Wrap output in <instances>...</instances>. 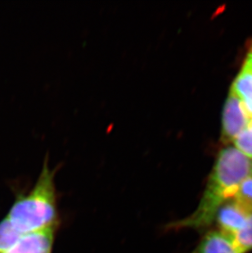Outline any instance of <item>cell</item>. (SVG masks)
<instances>
[{
    "label": "cell",
    "instance_id": "52a82bcc",
    "mask_svg": "<svg viewBox=\"0 0 252 253\" xmlns=\"http://www.w3.org/2000/svg\"><path fill=\"white\" fill-rule=\"evenodd\" d=\"M193 253H240L230 238L217 230L207 231Z\"/></svg>",
    "mask_w": 252,
    "mask_h": 253
},
{
    "label": "cell",
    "instance_id": "9c48e42d",
    "mask_svg": "<svg viewBox=\"0 0 252 253\" xmlns=\"http://www.w3.org/2000/svg\"><path fill=\"white\" fill-rule=\"evenodd\" d=\"M245 209L252 213V176H248L239 184L235 195L232 198Z\"/></svg>",
    "mask_w": 252,
    "mask_h": 253
},
{
    "label": "cell",
    "instance_id": "8992f818",
    "mask_svg": "<svg viewBox=\"0 0 252 253\" xmlns=\"http://www.w3.org/2000/svg\"><path fill=\"white\" fill-rule=\"evenodd\" d=\"M56 229L23 234L12 249L4 253H52Z\"/></svg>",
    "mask_w": 252,
    "mask_h": 253
},
{
    "label": "cell",
    "instance_id": "7a4b0ae2",
    "mask_svg": "<svg viewBox=\"0 0 252 253\" xmlns=\"http://www.w3.org/2000/svg\"><path fill=\"white\" fill-rule=\"evenodd\" d=\"M57 168L50 169L48 154L33 189L20 194L7 214V220L20 234H27L44 229H57L59 224L55 174Z\"/></svg>",
    "mask_w": 252,
    "mask_h": 253
},
{
    "label": "cell",
    "instance_id": "30bf717a",
    "mask_svg": "<svg viewBox=\"0 0 252 253\" xmlns=\"http://www.w3.org/2000/svg\"><path fill=\"white\" fill-rule=\"evenodd\" d=\"M232 241L240 253L252 251V213L249 215L244 228L233 237Z\"/></svg>",
    "mask_w": 252,
    "mask_h": 253
},
{
    "label": "cell",
    "instance_id": "3957f363",
    "mask_svg": "<svg viewBox=\"0 0 252 253\" xmlns=\"http://www.w3.org/2000/svg\"><path fill=\"white\" fill-rule=\"evenodd\" d=\"M252 120L246 112L239 98L230 90L224 103L222 117L221 142L228 144L235 139Z\"/></svg>",
    "mask_w": 252,
    "mask_h": 253
},
{
    "label": "cell",
    "instance_id": "ba28073f",
    "mask_svg": "<svg viewBox=\"0 0 252 253\" xmlns=\"http://www.w3.org/2000/svg\"><path fill=\"white\" fill-rule=\"evenodd\" d=\"M22 234L17 231L5 217L0 222V253H4L17 244Z\"/></svg>",
    "mask_w": 252,
    "mask_h": 253
},
{
    "label": "cell",
    "instance_id": "5b68a950",
    "mask_svg": "<svg viewBox=\"0 0 252 253\" xmlns=\"http://www.w3.org/2000/svg\"><path fill=\"white\" fill-rule=\"evenodd\" d=\"M230 90L239 98L246 112L252 119V44L248 48L242 68Z\"/></svg>",
    "mask_w": 252,
    "mask_h": 253
},
{
    "label": "cell",
    "instance_id": "7c38bea8",
    "mask_svg": "<svg viewBox=\"0 0 252 253\" xmlns=\"http://www.w3.org/2000/svg\"></svg>",
    "mask_w": 252,
    "mask_h": 253
},
{
    "label": "cell",
    "instance_id": "6da1fadb",
    "mask_svg": "<svg viewBox=\"0 0 252 253\" xmlns=\"http://www.w3.org/2000/svg\"><path fill=\"white\" fill-rule=\"evenodd\" d=\"M252 172V163L240 151L227 146L220 150L198 208L188 217L169 223L168 230L202 231L214 222L219 208L235 195L239 184Z\"/></svg>",
    "mask_w": 252,
    "mask_h": 253
},
{
    "label": "cell",
    "instance_id": "8fae6325",
    "mask_svg": "<svg viewBox=\"0 0 252 253\" xmlns=\"http://www.w3.org/2000/svg\"><path fill=\"white\" fill-rule=\"evenodd\" d=\"M236 148L246 157L252 158V123L243 129L234 139Z\"/></svg>",
    "mask_w": 252,
    "mask_h": 253
},
{
    "label": "cell",
    "instance_id": "277c9868",
    "mask_svg": "<svg viewBox=\"0 0 252 253\" xmlns=\"http://www.w3.org/2000/svg\"><path fill=\"white\" fill-rule=\"evenodd\" d=\"M249 215L250 213L231 199L219 208L214 221L219 227V231L232 239L244 228Z\"/></svg>",
    "mask_w": 252,
    "mask_h": 253
}]
</instances>
